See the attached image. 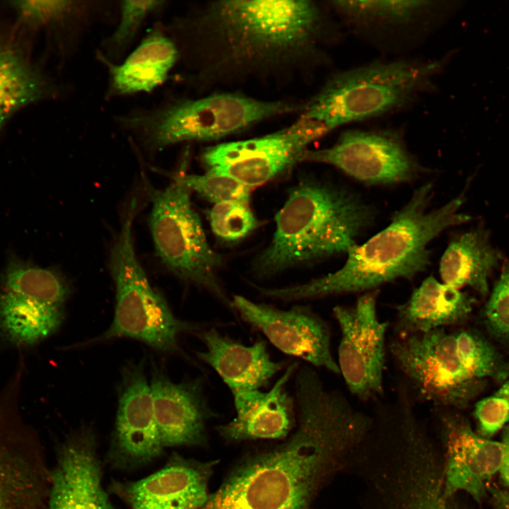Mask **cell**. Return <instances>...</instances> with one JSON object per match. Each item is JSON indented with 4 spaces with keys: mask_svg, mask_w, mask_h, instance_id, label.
I'll list each match as a JSON object with an SVG mask.
<instances>
[{
    "mask_svg": "<svg viewBox=\"0 0 509 509\" xmlns=\"http://www.w3.org/2000/svg\"><path fill=\"white\" fill-rule=\"evenodd\" d=\"M148 189L149 227L160 260L175 276L206 289L234 310L216 274L222 258L208 244L192 206L191 190L177 180L163 189Z\"/></svg>",
    "mask_w": 509,
    "mask_h": 509,
    "instance_id": "cell-8",
    "label": "cell"
},
{
    "mask_svg": "<svg viewBox=\"0 0 509 509\" xmlns=\"http://www.w3.org/2000/svg\"><path fill=\"white\" fill-rule=\"evenodd\" d=\"M56 93L52 81L0 33V128L22 107Z\"/></svg>",
    "mask_w": 509,
    "mask_h": 509,
    "instance_id": "cell-26",
    "label": "cell"
},
{
    "mask_svg": "<svg viewBox=\"0 0 509 509\" xmlns=\"http://www.w3.org/2000/svg\"><path fill=\"white\" fill-rule=\"evenodd\" d=\"M145 363L129 362L122 369L114 429L105 462L129 472L153 462L163 452L155 419Z\"/></svg>",
    "mask_w": 509,
    "mask_h": 509,
    "instance_id": "cell-11",
    "label": "cell"
},
{
    "mask_svg": "<svg viewBox=\"0 0 509 509\" xmlns=\"http://www.w3.org/2000/svg\"><path fill=\"white\" fill-rule=\"evenodd\" d=\"M49 468L40 442L0 416V509H47Z\"/></svg>",
    "mask_w": 509,
    "mask_h": 509,
    "instance_id": "cell-18",
    "label": "cell"
},
{
    "mask_svg": "<svg viewBox=\"0 0 509 509\" xmlns=\"http://www.w3.org/2000/svg\"><path fill=\"white\" fill-rule=\"evenodd\" d=\"M232 305L240 317L262 332L281 352L316 368L339 373L331 350L329 323L307 305L281 310L234 296Z\"/></svg>",
    "mask_w": 509,
    "mask_h": 509,
    "instance_id": "cell-14",
    "label": "cell"
},
{
    "mask_svg": "<svg viewBox=\"0 0 509 509\" xmlns=\"http://www.w3.org/2000/svg\"><path fill=\"white\" fill-rule=\"evenodd\" d=\"M283 130L288 138L302 151H305L310 143L331 131L322 122L303 114Z\"/></svg>",
    "mask_w": 509,
    "mask_h": 509,
    "instance_id": "cell-36",
    "label": "cell"
},
{
    "mask_svg": "<svg viewBox=\"0 0 509 509\" xmlns=\"http://www.w3.org/2000/svg\"><path fill=\"white\" fill-rule=\"evenodd\" d=\"M165 0L117 1V16L112 31L100 44L95 55L119 63L134 47L147 22L160 16L168 6Z\"/></svg>",
    "mask_w": 509,
    "mask_h": 509,
    "instance_id": "cell-30",
    "label": "cell"
},
{
    "mask_svg": "<svg viewBox=\"0 0 509 509\" xmlns=\"http://www.w3.org/2000/svg\"><path fill=\"white\" fill-rule=\"evenodd\" d=\"M501 443L503 447V460L499 472L502 481L509 488V426L503 427Z\"/></svg>",
    "mask_w": 509,
    "mask_h": 509,
    "instance_id": "cell-37",
    "label": "cell"
},
{
    "mask_svg": "<svg viewBox=\"0 0 509 509\" xmlns=\"http://www.w3.org/2000/svg\"><path fill=\"white\" fill-rule=\"evenodd\" d=\"M432 196L431 183L418 188L385 229L347 251L345 264L335 272L299 285L264 288L263 296L292 302L365 293L397 279H412L430 264V242L445 229L471 219L459 212L463 197L428 210Z\"/></svg>",
    "mask_w": 509,
    "mask_h": 509,
    "instance_id": "cell-3",
    "label": "cell"
},
{
    "mask_svg": "<svg viewBox=\"0 0 509 509\" xmlns=\"http://www.w3.org/2000/svg\"><path fill=\"white\" fill-rule=\"evenodd\" d=\"M95 57L106 70V101L153 91L170 78L180 60L178 49L160 20L120 62Z\"/></svg>",
    "mask_w": 509,
    "mask_h": 509,
    "instance_id": "cell-19",
    "label": "cell"
},
{
    "mask_svg": "<svg viewBox=\"0 0 509 509\" xmlns=\"http://www.w3.org/2000/svg\"><path fill=\"white\" fill-rule=\"evenodd\" d=\"M296 108L288 102L231 92L193 98L168 95L152 105L119 113L113 122L118 130L154 155L180 143L219 139Z\"/></svg>",
    "mask_w": 509,
    "mask_h": 509,
    "instance_id": "cell-5",
    "label": "cell"
},
{
    "mask_svg": "<svg viewBox=\"0 0 509 509\" xmlns=\"http://www.w3.org/2000/svg\"><path fill=\"white\" fill-rule=\"evenodd\" d=\"M64 318V308L45 305L11 293H0V343L28 349L54 334Z\"/></svg>",
    "mask_w": 509,
    "mask_h": 509,
    "instance_id": "cell-27",
    "label": "cell"
},
{
    "mask_svg": "<svg viewBox=\"0 0 509 509\" xmlns=\"http://www.w3.org/2000/svg\"><path fill=\"white\" fill-rule=\"evenodd\" d=\"M370 207L343 189L315 181L300 183L276 215L270 245L257 261L260 274L347 252L372 221Z\"/></svg>",
    "mask_w": 509,
    "mask_h": 509,
    "instance_id": "cell-4",
    "label": "cell"
},
{
    "mask_svg": "<svg viewBox=\"0 0 509 509\" xmlns=\"http://www.w3.org/2000/svg\"><path fill=\"white\" fill-rule=\"evenodd\" d=\"M496 509H509V491L494 486L488 487Z\"/></svg>",
    "mask_w": 509,
    "mask_h": 509,
    "instance_id": "cell-38",
    "label": "cell"
},
{
    "mask_svg": "<svg viewBox=\"0 0 509 509\" xmlns=\"http://www.w3.org/2000/svg\"><path fill=\"white\" fill-rule=\"evenodd\" d=\"M455 410L434 407L433 411L442 447L445 494L453 497L464 491L480 502L487 482L501 468L503 444L476 433Z\"/></svg>",
    "mask_w": 509,
    "mask_h": 509,
    "instance_id": "cell-13",
    "label": "cell"
},
{
    "mask_svg": "<svg viewBox=\"0 0 509 509\" xmlns=\"http://www.w3.org/2000/svg\"><path fill=\"white\" fill-rule=\"evenodd\" d=\"M213 233L226 241H235L247 235L257 225L248 204L225 201L215 204L209 211Z\"/></svg>",
    "mask_w": 509,
    "mask_h": 509,
    "instance_id": "cell-33",
    "label": "cell"
},
{
    "mask_svg": "<svg viewBox=\"0 0 509 509\" xmlns=\"http://www.w3.org/2000/svg\"><path fill=\"white\" fill-rule=\"evenodd\" d=\"M484 321L493 337L509 344V259L504 262L486 304Z\"/></svg>",
    "mask_w": 509,
    "mask_h": 509,
    "instance_id": "cell-34",
    "label": "cell"
},
{
    "mask_svg": "<svg viewBox=\"0 0 509 509\" xmlns=\"http://www.w3.org/2000/svg\"><path fill=\"white\" fill-rule=\"evenodd\" d=\"M503 259L488 230L478 227L451 240L440 259L439 273L443 283L460 290L468 286L486 296L488 279Z\"/></svg>",
    "mask_w": 509,
    "mask_h": 509,
    "instance_id": "cell-25",
    "label": "cell"
},
{
    "mask_svg": "<svg viewBox=\"0 0 509 509\" xmlns=\"http://www.w3.org/2000/svg\"><path fill=\"white\" fill-rule=\"evenodd\" d=\"M298 426L285 441L244 459L200 509H313L364 435L365 416L317 385L296 390Z\"/></svg>",
    "mask_w": 509,
    "mask_h": 509,
    "instance_id": "cell-1",
    "label": "cell"
},
{
    "mask_svg": "<svg viewBox=\"0 0 509 509\" xmlns=\"http://www.w3.org/2000/svg\"><path fill=\"white\" fill-rule=\"evenodd\" d=\"M191 192L215 203L240 201L248 204L251 188L225 175L207 172L204 175H183L175 177Z\"/></svg>",
    "mask_w": 509,
    "mask_h": 509,
    "instance_id": "cell-32",
    "label": "cell"
},
{
    "mask_svg": "<svg viewBox=\"0 0 509 509\" xmlns=\"http://www.w3.org/2000/svg\"><path fill=\"white\" fill-rule=\"evenodd\" d=\"M155 419L161 445L200 446L206 442V424L215 416L199 378L174 382L151 362L149 379Z\"/></svg>",
    "mask_w": 509,
    "mask_h": 509,
    "instance_id": "cell-17",
    "label": "cell"
},
{
    "mask_svg": "<svg viewBox=\"0 0 509 509\" xmlns=\"http://www.w3.org/2000/svg\"><path fill=\"white\" fill-rule=\"evenodd\" d=\"M215 464L172 453L160 470L139 480L113 479L108 491L129 509H200Z\"/></svg>",
    "mask_w": 509,
    "mask_h": 509,
    "instance_id": "cell-16",
    "label": "cell"
},
{
    "mask_svg": "<svg viewBox=\"0 0 509 509\" xmlns=\"http://www.w3.org/2000/svg\"><path fill=\"white\" fill-rule=\"evenodd\" d=\"M165 27L191 72L187 79L197 81L209 73L271 76L292 68L318 52L324 18L307 0L220 1Z\"/></svg>",
    "mask_w": 509,
    "mask_h": 509,
    "instance_id": "cell-2",
    "label": "cell"
},
{
    "mask_svg": "<svg viewBox=\"0 0 509 509\" xmlns=\"http://www.w3.org/2000/svg\"><path fill=\"white\" fill-rule=\"evenodd\" d=\"M297 369L294 363L267 392L253 390L233 396L235 417L217 427L227 441L285 439L295 424V406L286 384Z\"/></svg>",
    "mask_w": 509,
    "mask_h": 509,
    "instance_id": "cell-21",
    "label": "cell"
},
{
    "mask_svg": "<svg viewBox=\"0 0 509 509\" xmlns=\"http://www.w3.org/2000/svg\"><path fill=\"white\" fill-rule=\"evenodd\" d=\"M204 344L197 357L211 367L230 390L233 396L259 390L285 365L271 359L266 344L257 340L245 345L222 334L216 328L197 333Z\"/></svg>",
    "mask_w": 509,
    "mask_h": 509,
    "instance_id": "cell-22",
    "label": "cell"
},
{
    "mask_svg": "<svg viewBox=\"0 0 509 509\" xmlns=\"http://www.w3.org/2000/svg\"><path fill=\"white\" fill-rule=\"evenodd\" d=\"M388 349L411 392L433 407L464 408L481 390L458 355L455 332L396 336Z\"/></svg>",
    "mask_w": 509,
    "mask_h": 509,
    "instance_id": "cell-9",
    "label": "cell"
},
{
    "mask_svg": "<svg viewBox=\"0 0 509 509\" xmlns=\"http://www.w3.org/2000/svg\"><path fill=\"white\" fill-rule=\"evenodd\" d=\"M379 291L364 293L352 305H338L333 315L341 331L338 366L349 392L363 402L384 394L385 341L389 323L377 312Z\"/></svg>",
    "mask_w": 509,
    "mask_h": 509,
    "instance_id": "cell-10",
    "label": "cell"
},
{
    "mask_svg": "<svg viewBox=\"0 0 509 509\" xmlns=\"http://www.w3.org/2000/svg\"><path fill=\"white\" fill-rule=\"evenodd\" d=\"M9 4L23 23L62 33L69 56L75 54L90 28L108 21L111 10L108 1L97 0H28Z\"/></svg>",
    "mask_w": 509,
    "mask_h": 509,
    "instance_id": "cell-24",
    "label": "cell"
},
{
    "mask_svg": "<svg viewBox=\"0 0 509 509\" xmlns=\"http://www.w3.org/2000/svg\"><path fill=\"white\" fill-rule=\"evenodd\" d=\"M300 161L331 165L367 184L407 181L420 170L401 136L385 130L345 131L330 147L305 150Z\"/></svg>",
    "mask_w": 509,
    "mask_h": 509,
    "instance_id": "cell-12",
    "label": "cell"
},
{
    "mask_svg": "<svg viewBox=\"0 0 509 509\" xmlns=\"http://www.w3.org/2000/svg\"><path fill=\"white\" fill-rule=\"evenodd\" d=\"M136 211L134 199L110 250L109 265L116 290L112 322L102 334L86 344L130 338L163 353H180V337L196 333L200 327L176 317L151 285L134 247L132 224Z\"/></svg>",
    "mask_w": 509,
    "mask_h": 509,
    "instance_id": "cell-7",
    "label": "cell"
},
{
    "mask_svg": "<svg viewBox=\"0 0 509 509\" xmlns=\"http://www.w3.org/2000/svg\"><path fill=\"white\" fill-rule=\"evenodd\" d=\"M443 59L376 61L333 74L302 114L332 131L404 107L434 85Z\"/></svg>",
    "mask_w": 509,
    "mask_h": 509,
    "instance_id": "cell-6",
    "label": "cell"
},
{
    "mask_svg": "<svg viewBox=\"0 0 509 509\" xmlns=\"http://www.w3.org/2000/svg\"><path fill=\"white\" fill-rule=\"evenodd\" d=\"M304 151L283 129L259 137L209 147L201 159L207 172L228 175L252 189L300 161Z\"/></svg>",
    "mask_w": 509,
    "mask_h": 509,
    "instance_id": "cell-20",
    "label": "cell"
},
{
    "mask_svg": "<svg viewBox=\"0 0 509 509\" xmlns=\"http://www.w3.org/2000/svg\"><path fill=\"white\" fill-rule=\"evenodd\" d=\"M103 481L96 431L90 424H83L57 447L49 468L47 509H116Z\"/></svg>",
    "mask_w": 509,
    "mask_h": 509,
    "instance_id": "cell-15",
    "label": "cell"
},
{
    "mask_svg": "<svg viewBox=\"0 0 509 509\" xmlns=\"http://www.w3.org/2000/svg\"><path fill=\"white\" fill-rule=\"evenodd\" d=\"M2 291L11 293L45 305L63 307L71 287L63 275L51 268H42L8 255L0 276Z\"/></svg>",
    "mask_w": 509,
    "mask_h": 509,
    "instance_id": "cell-29",
    "label": "cell"
},
{
    "mask_svg": "<svg viewBox=\"0 0 509 509\" xmlns=\"http://www.w3.org/2000/svg\"><path fill=\"white\" fill-rule=\"evenodd\" d=\"M431 1H334L331 6L345 22L360 30L410 26L435 11Z\"/></svg>",
    "mask_w": 509,
    "mask_h": 509,
    "instance_id": "cell-28",
    "label": "cell"
},
{
    "mask_svg": "<svg viewBox=\"0 0 509 509\" xmlns=\"http://www.w3.org/2000/svg\"><path fill=\"white\" fill-rule=\"evenodd\" d=\"M473 304L469 294L429 276L414 290L407 300L395 307L396 336L460 324L469 316Z\"/></svg>",
    "mask_w": 509,
    "mask_h": 509,
    "instance_id": "cell-23",
    "label": "cell"
},
{
    "mask_svg": "<svg viewBox=\"0 0 509 509\" xmlns=\"http://www.w3.org/2000/svg\"><path fill=\"white\" fill-rule=\"evenodd\" d=\"M474 415L479 434L486 438L509 423V379L496 392L475 404Z\"/></svg>",
    "mask_w": 509,
    "mask_h": 509,
    "instance_id": "cell-35",
    "label": "cell"
},
{
    "mask_svg": "<svg viewBox=\"0 0 509 509\" xmlns=\"http://www.w3.org/2000/svg\"><path fill=\"white\" fill-rule=\"evenodd\" d=\"M455 332L458 355L476 379L502 380L508 377L509 363L481 334L470 329Z\"/></svg>",
    "mask_w": 509,
    "mask_h": 509,
    "instance_id": "cell-31",
    "label": "cell"
}]
</instances>
